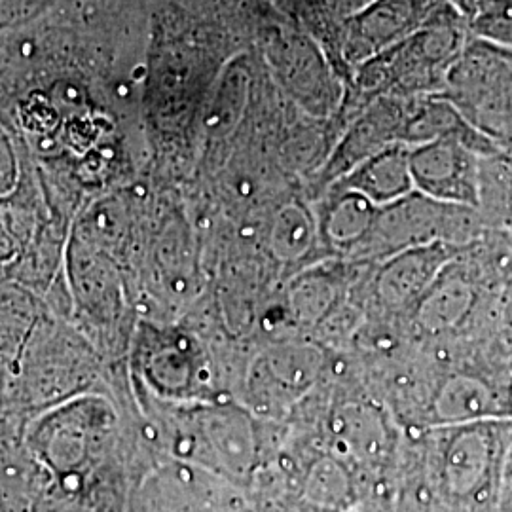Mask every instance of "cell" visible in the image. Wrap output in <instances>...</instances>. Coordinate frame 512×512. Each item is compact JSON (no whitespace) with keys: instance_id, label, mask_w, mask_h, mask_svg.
<instances>
[{"instance_id":"10","label":"cell","mask_w":512,"mask_h":512,"mask_svg":"<svg viewBox=\"0 0 512 512\" xmlns=\"http://www.w3.org/2000/svg\"><path fill=\"white\" fill-rule=\"evenodd\" d=\"M459 249L448 243H433L385 258L376 281V293L382 304L397 311L416 308Z\"/></svg>"},{"instance_id":"14","label":"cell","mask_w":512,"mask_h":512,"mask_svg":"<svg viewBox=\"0 0 512 512\" xmlns=\"http://www.w3.org/2000/svg\"><path fill=\"white\" fill-rule=\"evenodd\" d=\"M302 507L319 511H357L361 484L355 465L336 454H323L304 469L298 484Z\"/></svg>"},{"instance_id":"6","label":"cell","mask_w":512,"mask_h":512,"mask_svg":"<svg viewBox=\"0 0 512 512\" xmlns=\"http://www.w3.org/2000/svg\"><path fill=\"white\" fill-rule=\"evenodd\" d=\"M446 0H370L342 27V57L353 69L418 33Z\"/></svg>"},{"instance_id":"2","label":"cell","mask_w":512,"mask_h":512,"mask_svg":"<svg viewBox=\"0 0 512 512\" xmlns=\"http://www.w3.org/2000/svg\"><path fill=\"white\" fill-rule=\"evenodd\" d=\"M471 38L469 21L454 0H446L418 33L357 67V86L370 101L440 95Z\"/></svg>"},{"instance_id":"12","label":"cell","mask_w":512,"mask_h":512,"mask_svg":"<svg viewBox=\"0 0 512 512\" xmlns=\"http://www.w3.org/2000/svg\"><path fill=\"white\" fill-rule=\"evenodd\" d=\"M332 454L351 465H380L391 448L389 429L380 410L370 404L342 406L330 423Z\"/></svg>"},{"instance_id":"24","label":"cell","mask_w":512,"mask_h":512,"mask_svg":"<svg viewBox=\"0 0 512 512\" xmlns=\"http://www.w3.org/2000/svg\"><path fill=\"white\" fill-rule=\"evenodd\" d=\"M310 2H313V4H327L330 0H310Z\"/></svg>"},{"instance_id":"4","label":"cell","mask_w":512,"mask_h":512,"mask_svg":"<svg viewBox=\"0 0 512 512\" xmlns=\"http://www.w3.org/2000/svg\"><path fill=\"white\" fill-rule=\"evenodd\" d=\"M488 228L475 207L437 202L412 192L399 202L380 207L372 234L359 256L389 258L412 247L448 243L465 247Z\"/></svg>"},{"instance_id":"11","label":"cell","mask_w":512,"mask_h":512,"mask_svg":"<svg viewBox=\"0 0 512 512\" xmlns=\"http://www.w3.org/2000/svg\"><path fill=\"white\" fill-rule=\"evenodd\" d=\"M332 186L353 190L368 198L376 207L399 202L416 192L410 169V147L391 145L384 148L366 158L365 162L355 165L348 175Z\"/></svg>"},{"instance_id":"22","label":"cell","mask_w":512,"mask_h":512,"mask_svg":"<svg viewBox=\"0 0 512 512\" xmlns=\"http://www.w3.org/2000/svg\"><path fill=\"white\" fill-rule=\"evenodd\" d=\"M336 2H340L346 10H348V16L349 14H353L355 10H359L361 6H365V4H368L370 0H336Z\"/></svg>"},{"instance_id":"5","label":"cell","mask_w":512,"mask_h":512,"mask_svg":"<svg viewBox=\"0 0 512 512\" xmlns=\"http://www.w3.org/2000/svg\"><path fill=\"white\" fill-rule=\"evenodd\" d=\"M484 156L490 154L458 135L410 147L414 188L437 202L478 209L480 164Z\"/></svg>"},{"instance_id":"23","label":"cell","mask_w":512,"mask_h":512,"mask_svg":"<svg viewBox=\"0 0 512 512\" xmlns=\"http://www.w3.org/2000/svg\"><path fill=\"white\" fill-rule=\"evenodd\" d=\"M300 512H359V511H319V509H308V507H302Z\"/></svg>"},{"instance_id":"13","label":"cell","mask_w":512,"mask_h":512,"mask_svg":"<svg viewBox=\"0 0 512 512\" xmlns=\"http://www.w3.org/2000/svg\"><path fill=\"white\" fill-rule=\"evenodd\" d=\"M378 211L380 207L365 196L332 186L319 217L321 239L342 255L359 256L372 234Z\"/></svg>"},{"instance_id":"3","label":"cell","mask_w":512,"mask_h":512,"mask_svg":"<svg viewBox=\"0 0 512 512\" xmlns=\"http://www.w3.org/2000/svg\"><path fill=\"white\" fill-rule=\"evenodd\" d=\"M442 97L499 152L512 154V50L473 38Z\"/></svg>"},{"instance_id":"7","label":"cell","mask_w":512,"mask_h":512,"mask_svg":"<svg viewBox=\"0 0 512 512\" xmlns=\"http://www.w3.org/2000/svg\"><path fill=\"white\" fill-rule=\"evenodd\" d=\"M268 57L279 84L313 116H329L342 101V86L321 48L304 35L277 33Z\"/></svg>"},{"instance_id":"18","label":"cell","mask_w":512,"mask_h":512,"mask_svg":"<svg viewBox=\"0 0 512 512\" xmlns=\"http://www.w3.org/2000/svg\"><path fill=\"white\" fill-rule=\"evenodd\" d=\"M467 21L471 37L512 50V0L480 8Z\"/></svg>"},{"instance_id":"16","label":"cell","mask_w":512,"mask_h":512,"mask_svg":"<svg viewBox=\"0 0 512 512\" xmlns=\"http://www.w3.org/2000/svg\"><path fill=\"white\" fill-rule=\"evenodd\" d=\"M338 300V279L325 270H315L296 279L289 293L294 319L311 325L329 315Z\"/></svg>"},{"instance_id":"17","label":"cell","mask_w":512,"mask_h":512,"mask_svg":"<svg viewBox=\"0 0 512 512\" xmlns=\"http://www.w3.org/2000/svg\"><path fill=\"white\" fill-rule=\"evenodd\" d=\"M313 241V222L298 207H287L275 220L272 245L281 258H300Z\"/></svg>"},{"instance_id":"21","label":"cell","mask_w":512,"mask_h":512,"mask_svg":"<svg viewBox=\"0 0 512 512\" xmlns=\"http://www.w3.org/2000/svg\"><path fill=\"white\" fill-rule=\"evenodd\" d=\"M501 330L503 334L512 342V283L509 291L505 294L503 300V310H501Z\"/></svg>"},{"instance_id":"9","label":"cell","mask_w":512,"mask_h":512,"mask_svg":"<svg viewBox=\"0 0 512 512\" xmlns=\"http://www.w3.org/2000/svg\"><path fill=\"white\" fill-rule=\"evenodd\" d=\"M410 99L412 97L397 95L372 99L334 150L325 169V179L329 183H338L355 165L365 162L372 154L391 145H403L404 120Z\"/></svg>"},{"instance_id":"20","label":"cell","mask_w":512,"mask_h":512,"mask_svg":"<svg viewBox=\"0 0 512 512\" xmlns=\"http://www.w3.org/2000/svg\"><path fill=\"white\" fill-rule=\"evenodd\" d=\"M459 10L463 12L465 18H469L471 14H475L476 10L492 6V4H501V2H511V0H454Z\"/></svg>"},{"instance_id":"19","label":"cell","mask_w":512,"mask_h":512,"mask_svg":"<svg viewBox=\"0 0 512 512\" xmlns=\"http://www.w3.org/2000/svg\"><path fill=\"white\" fill-rule=\"evenodd\" d=\"M497 512H512V440L505 458V465H503L501 484H499Z\"/></svg>"},{"instance_id":"15","label":"cell","mask_w":512,"mask_h":512,"mask_svg":"<svg viewBox=\"0 0 512 512\" xmlns=\"http://www.w3.org/2000/svg\"><path fill=\"white\" fill-rule=\"evenodd\" d=\"M478 211L488 228L512 234V154L482 158Z\"/></svg>"},{"instance_id":"8","label":"cell","mask_w":512,"mask_h":512,"mask_svg":"<svg viewBox=\"0 0 512 512\" xmlns=\"http://www.w3.org/2000/svg\"><path fill=\"white\" fill-rule=\"evenodd\" d=\"M325 366L323 351L311 344H279L260 355L249 376L256 406L279 414L306 397Z\"/></svg>"},{"instance_id":"1","label":"cell","mask_w":512,"mask_h":512,"mask_svg":"<svg viewBox=\"0 0 512 512\" xmlns=\"http://www.w3.org/2000/svg\"><path fill=\"white\" fill-rule=\"evenodd\" d=\"M512 420L435 427L429 490L446 512H497Z\"/></svg>"}]
</instances>
